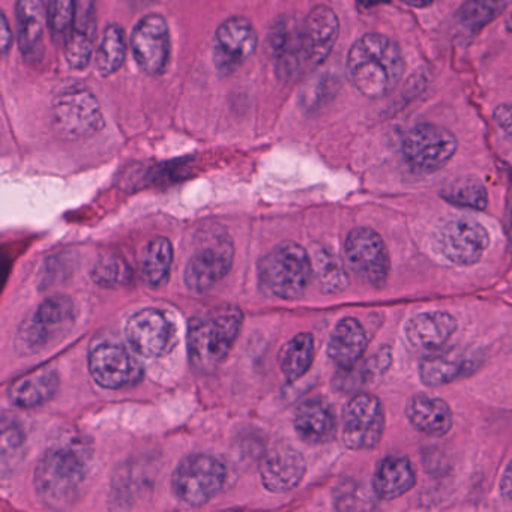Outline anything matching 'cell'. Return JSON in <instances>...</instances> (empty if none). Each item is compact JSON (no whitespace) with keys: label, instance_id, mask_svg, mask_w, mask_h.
Wrapping results in <instances>:
<instances>
[{"label":"cell","instance_id":"cell-7","mask_svg":"<svg viewBox=\"0 0 512 512\" xmlns=\"http://www.w3.org/2000/svg\"><path fill=\"white\" fill-rule=\"evenodd\" d=\"M454 134L434 124H419L403 140V154L412 169L436 172L451 161L457 152Z\"/></svg>","mask_w":512,"mask_h":512},{"label":"cell","instance_id":"cell-26","mask_svg":"<svg viewBox=\"0 0 512 512\" xmlns=\"http://www.w3.org/2000/svg\"><path fill=\"white\" fill-rule=\"evenodd\" d=\"M314 359V338L308 332L293 337L289 343L284 344L280 352L281 371L289 380H298L310 370Z\"/></svg>","mask_w":512,"mask_h":512},{"label":"cell","instance_id":"cell-20","mask_svg":"<svg viewBox=\"0 0 512 512\" xmlns=\"http://www.w3.org/2000/svg\"><path fill=\"white\" fill-rule=\"evenodd\" d=\"M17 34L20 52L28 61H37L43 52V38L49 26L44 0H17Z\"/></svg>","mask_w":512,"mask_h":512},{"label":"cell","instance_id":"cell-34","mask_svg":"<svg viewBox=\"0 0 512 512\" xmlns=\"http://www.w3.org/2000/svg\"><path fill=\"white\" fill-rule=\"evenodd\" d=\"M92 278L100 286L116 287L128 283L131 272L121 257L106 256L95 263L94 269H92Z\"/></svg>","mask_w":512,"mask_h":512},{"label":"cell","instance_id":"cell-12","mask_svg":"<svg viewBox=\"0 0 512 512\" xmlns=\"http://www.w3.org/2000/svg\"><path fill=\"white\" fill-rule=\"evenodd\" d=\"M437 250L449 262L467 266L479 262L490 244L487 230L472 218L449 221L436 236Z\"/></svg>","mask_w":512,"mask_h":512},{"label":"cell","instance_id":"cell-39","mask_svg":"<svg viewBox=\"0 0 512 512\" xmlns=\"http://www.w3.org/2000/svg\"><path fill=\"white\" fill-rule=\"evenodd\" d=\"M401 2L409 5V7L425 8L428 7V5L433 4L434 0H401Z\"/></svg>","mask_w":512,"mask_h":512},{"label":"cell","instance_id":"cell-32","mask_svg":"<svg viewBox=\"0 0 512 512\" xmlns=\"http://www.w3.org/2000/svg\"><path fill=\"white\" fill-rule=\"evenodd\" d=\"M508 4L509 0H467L458 10L457 19L464 28L476 31L493 22L506 10Z\"/></svg>","mask_w":512,"mask_h":512},{"label":"cell","instance_id":"cell-4","mask_svg":"<svg viewBox=\"0 0 512 512\" xmlns=\"http://www.w3.org/2000/svg\"><path fill=\"white\" fill-rule=\"evenodd\" d=\"M311 274V257L295 242L278 245L263 257L259 266L262 289L280 299L299 298L307 289Z\"/></svg>","mask_w":512,"mask_h":512},{"label":"cell","instance_id":"cell-3","mask_svg":"<svg viewBox=\"0 0 512 512\" xmlns=\"http://www.w3.org/2000/svg\"><path fill=\"white\" fill-rule=\"evenodd\" d=\"M242 325L239 308L221 307L194 317L188 329V352L194 367L214 370L226 358Z\"/></svg>","mask_w":512,"mask_h":512},{"label":"cell","instance_id":"cell-33","mask_svg":"<svg viewBox=\"0 0 512 512\" xmlns=\"http://www.w3.org/2000/svg\"><path fill=\"white\" fill-rule=\"evenodd\" d=\"M50 35L56 44L64 46L73 31L76 19V0H50L47 5Z\"/></svg>","mask_w":512,"mask_h":512},{"label":"cell","instance_id":"cell-35","mask_svg":"<svg viewBox=\"0 0 512 512\" xmlns=\"http://www.w3.org/2000/svg\"><path fill=\"white\" fill-rule=\"evenodd\" d=\"M94 38L91 35L71 32L64 43V55L73 70H85L94 56Z\"/></svg>","mask_w":512,"mask_h":512},{"label":"cell","instance_id":"cell-9","mask_svg":"<svg viewBox=\"0 0 512 512\" xmlns=\"http://www.w3.org/2000/svg\"><path fill=\"white\" fill-rule=\"evenodd\" d=\"M233 242L227 233H212L191 256L185 284L193 292H206L226 277L233 262Z\"/></svg>","mask_w":512,"mask_h":512},{"label":"cell","instance_id":"cell-14","mask_svg":"<svg viewBox=\"0 0 512 512\" xmlns=\"http://www.w3.org/2000/svg\"><path fill=\"white\" fill-rule=\"evenodd\" d=\"M131 49L137 65L151 76H160L170 58V32L166 19L151 14L143 17L131 35Z\"/></svg>","mask_w":512,"mask_h":512},{"label":"cell","instance_id":"cell-15","mask_svg":"<svg viewBox=\"0 0 512 512\" xmlns=\"http://www.w3.org/2000/svg\"><path fill=\"white\" fill-rule=\"evenodd\" d=\"M128 341L134 352L145 358H160L166 355L175 340V326L163 311L145 308L128 320Z\"/></svg>","mask_w":512,"mask_h":512},{"label":"cell","instance_id":"cell-36","mask_svg":"<svg viewBox=\"0 0 512 512\" xmlns=\"http://www.w3.org/2000/svg\"><path fill=\"white\" fill-rule=\"evenodd\" d=\"M494 121L503 133L512 137V101L497 107L496 112H494Z\"/></svg>","mask_w":512,"mask_h":512},{"label":"cell","instance_id":"cell-6","mask_svg":"<svg viewBox=\"0 0 512 512\" xmlns=\"http://www.w3.org/2000/svg\"><path fill=\"white\" fill-rule=\"evenodd\" d=\"M226 481V467L211 455L196 454L185 458L173 473L176 497L190 506H202L217 496Z\"/></svg>","mask_w":512,"mask_h":512},{"label":"cell","instance_id":"cell-42","mask_svg":"<svg viewBox=\"0 0 512 512\" xmlns=\"http://www.w3.org/2000/svg\"><path fill=\"white\" fill-rule=\"evenodd\" d=\"M506 29H508L509 32H512V8L511 13L506 17Z\"/></svg>","mask_w":512,"mask_h":512},{"label":"cell","instance_id":"cell-28","mask_svg":"<svg viewBox=\"0 0 512 512\" xmlns=\"http://www.w3.org/2000/svg\"><path fill=\"white\" fill-rule=\"evenodd\" d=\"M173 248L169 239L155 238L146 245L140 260L143 278L152 286H158L169 277Z\"/></svg>","mask_w":512,"mask_h":512},{"label":"cell","instance_id":"cell-21","mask_svg":"<svg viewBox=\"0 0 512 512\" xmlns=\"http://www.w3.org/2000/svg\"><path fill=\"white\" fill-rule=\"evenodd\" d=\"M367 343V334L361 322L346 317L337 323L329 338V358L343 370H352L364 356Z\"/></svg>","mask_w":512,"mask_h":512},{"label":"cell","instance_id":"cell-10","mask_svg":"<svg viewBox=\"0 0 512 512\" xmlns=\"http://www.w3.org/2000/svg\"><path fill=\"white\" fill-rule=\"evenodd\" d=\"M385 431V410L379 398L358 394L346 404L343 413V442L355 451L376 448Z\"/></svg>","mask_w":512,"mask_h":512},{"label":"cell","instance_id":"cell-13","mask_svg":"<svg viewBox=\"0 0 512 512\" xmlns=\"http://www.w3.org/2000/svg\"><path fill=\"white\" fill-rule=\"evenodd\" d=\"M89 371L98 385L119 389L137 382L142 376L137 359L122 344L100 341L89 352Z\"/></svg>","mask_w":512,"mask_h":512},{"label":"cell","instance_id":"cell-31","mask_svg":"<svg viewBox=\"0 0 512 512\" xmlns=\"http://www.w3.org/2000/svg\"><path fill=\"white\" fill-rule=\"evenodd\" d=\"M440 196L460 208L484 211L488 205V194L482 182L475 178H461L443 188Z\"/></svg>","mask_w":512,"mask_h":512},{"label":"cell","instance_id":"cell-19","mask_svg":"<svg viewBox=\"0 0 512 512\" xmlns=\"http://www.w3.org/2000/svg\"><path fill=\"white\" fill-rule=\"evenodd\" d=\"M455 329L457 320L454 316L443 311H431L412 317L404 326V334L415 349L431 352L445 346Z\"/></svg>","mask_w":512,"mask_h":512},{"label":"cell","instance_id":"cell-8","mask_svg":"<svg viewBox=\"0 0 512 512\" xmlns=\"http://www.w3.org/2000/svg\"><path fill=\"white\" fill-rule=\"evenodd\" d=\"M349 268L368 286L383 287L388 281L389 254L382 236L367 227H358L347 236L344 247Z\"/></svg>","mask_w":512,"mask_h":512},{"label":"cell","instance_id":"cell-41","mask_svg":"<svg viewBox=\"0 0 512 512\" xmlns=\"http://www.w3.org/2000/svg\"><path fill=\"white\" fill-rule=\"evenodd\" d=\"M508 218H509V235H511V239H512V199H511V202H509Z\"/></svg>","mask_w":512,"mask_h":512},{"label":"cell","instance_id":"cell-27","mask_svg":"<svg viewBox=\"0 0 512 512\" xmlns=\"http://www.w3.org/2000/svg\"><path fill=\"white\" fill-rule=\"evenodd\" d=\"M127 58V40L118 25L107 26L103 40L95 53V68L103 77L112 76L121 70Z\"/></svg>","mask_w":512,"mask_h":512},{"label":"cell","instance_id":"cell-25","mask_svg":"<svg viewBox=\"0 0 512 512\" xmlns=\"http://www.w3.org/2000/svg\"><path fill=\"white\" fill-rule=\"evenodd\" d=\"M415 482V470L407 458L388 457L377 467L373 479L374 493L380 499H397L412 490Z\"/></svg>","mask_w":512,"mask_h":512},{"label":"cell","instance_id":"cell-38","mask_svg":"<svg viewBox=\"0 0 512 512\" xmlns=\"http://www.w3.org/2000/svg\"><path fill=\"white\" fill-rule=\"evenodd\" d=\"M500 494L503 499L512 500V460L509 461L508 467L500 479Z\"/></svg>","mask_w":512,"mask_h":512},{"label":"cell","instance_id":"cell-11","mask_svg":"<svg viewBox=\"0 0 512 512\" xmlns=\"http://www.w3.org/2000/svg\"><path fill=\"white\" fill-rule=\"evenodd\" d=\"M53 121L65 136L88 137L104 128L100 103L88 89L73 88L62 92L53 103Z\"/></svg>","mask_w":512,"mask_h":512},{"label":"cell","instance_id":"cell-17","mask_svg":"<svg viewBox=\"0 0 512 512\" xmlns=\"http://www.w3.org/2000/svg\"><path fill=\"white\" fill-rule=\"evenodd\" d=\"M340 32V23L334 11L317 7L305 20L301 31L302 58L310 65H320L334 49Z\"/></svg>","mask_w":512,"mask_h":512},{"label":"cell","instance_id":"cell-29","mask_svg":"<svg viewBox=\"0 0 512 512\" xmlns=\"http://www.w3.org/2000/svg\"><path fill=\"white\" fill-rule=\"evenodd\" d=\"M311 265L323 292L338 293L346 289L349 278L344 271L343 263L326 248H314L311 253Z\"/></svg>","mask_w":512,"mask_h":512},{"label":"cell","instance_id":"cell-1","mask_svg":"<svg viewBox=\"0 0 512 512\" xmlns=\"http://www.w3.org/2000/svg\"><path fill=\"white\" fill-rule=\"evenodd\" d=\"M89 455L85 440L77 437L47 449L35 469V491L41 502L53 508L73 503L85 481Z\"/></svg>","mask_w":512,"mask_h":512},{"label":"cell","instance_id":"cell-30","mask_svg":"<svg viewBox=\"0 0 512 512\" xmlns=\"http://www.w3.org/2000/svg\"><path fill=\"white\" fill-rule=\"evenodd\" d=\"M464 367H466V364L458 356L452 355L451 352L440 353V355L425 358L421 362L419 377H421L424 385L436 388V386L446 385V383H451L452 380L460 377L463 374Z\"/></svg>","mask_w":512,"mask_h":512},{"label":"cell","instance_id":"cell-37","mask_svg":"<svg viewBox=\"0 0 512 512\" xmlns=\"http://www.w3.org/2000/svg\"><path fill=\"white\" fill-rule=\"evenodd\" d=\"M0 46H2V53L7 55L10 50L11 44H13V31L10 29V23H8L7 16L2 14V26H0Z\"/></svg>","mask_w":512,"mask_h":512},{"label":"cell","instance_id":"cell-2","mask_svg":"<svg viewBox=\"0 0 512 512\" xmlns=\"http://www.w3.org/2000/svg\"><path fill=\"white\" fill-rule=\"evenodd\" d=\"M404 61L400 49L385 35L368 34L356 41L347 56V76L359 94L382 98L400 82Z\"/></svg>","mask_w":512,"mask_h":512},{"label":"cell","instance_id":"cell-18","mask_svg":"<svg viewBox=\"0 0 512 512\" xmlns=\"http://www.w3.org/2000/svg\"><path fill=\"white\" fill-rule=\"evenodd\" d=\"M307 464L304 457L290 446H278L266 454L260 464V478L271 493L293 490L304 478Z\"/></svg>","mask_w":512,"mask_h":512},{"label":"cell","instance_id":"cell-40","mask_svg":"<svg viewBox=\"0 0 512 512\" xmlns=\"http://www.w3.org/2000/svg\"><path fill=\"white\" fill-rule=\"evenodd\" d=\"M386 0H358V4L361 5L362 8H373L377 7L379 4H383Z\"/></svg>","mask_w":512,"mask_h":512},{"label":"cell","instance_id":"cell-22","mask_svg":"<svg viewBox=\"0 0 512 512\" xmlns=\"http://www.w3.org/2000/svg\"><path fill=\"white\" fill-rule=\"evenodd\" d=\"M406 415L410 424L427 436H443L452 427L448 404L430 395H415L407 404Z\"/></svg>","mask_w":512,"mask_h":512},{"label":"cell","instance_id":"cell-24","mask_svg":"<svg viewBox=\"0 0 512 512\" xmlns=\"http://www.w3.org/2000/svg\"><path fill=\"white\" fill-rule=\"evenodd\" d=\"M296 433L304 442L322 443L332 436L335 430L334 412L326 401L308 400L298 407L295 413Z\"/></svg>","mask_w":512,"mask_h":512},{"label":"cell","instance_id":"cell-5","mask_svg":"<svg viewBox=\"0 0 512 512\" xmlns=\"http://www.w3.org/2000/svg\"><path fill=\"white\" fill-rule=\"evenodd\" d=\"M76 320V305L68 296H52L23 323L17 338V347L23 353L40 352L44 347L70 331Z\"/></svg>","mask_w":512,"mask_h":512},{"label":"cell","instance_id":"cell-23","mask_svg":"<svg viewBox=\"0 0 512 512\" xmlns=\"http://www.w3.org/2000/svg\"><path fill=\"white\" fill-rule=\"evenodd\" d=\"M58 386V373L53 368H40L14 380L8 388V397L16 406H41L56 394Z\"/></svg>","mask_w":512,"mask_h":512},{"label":"cell","instance_id":"cell-16","mask_svg":"<svg viewBox=\"0 0 512 512\" xmlns=\"http://www.w3.org/2000/svg\"><path fill=\"white\" fill-rule=\"evenodd\" d=\"M257 32L242 17L226 20L215 34V64L221 71H233L257 49Z\"/></svg>","mask_w":512,"mask_h":512}]
</instances>
